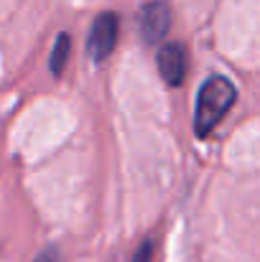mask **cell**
<instances>
[{
    "label": "cell",
    "instance_id": "7a4b0ae2",
    "mask_svg": "<svg viewBox=\"0 0 260 262\" xmlns=\"http://www.w3.org/2000/svg\"><path fill=\"white\" fill-rule=\"evenodd\" d=\"M117 31H120V23H117L115 13H102L92 23V31L87 38V51L94 61H102L112 54V49L117 43Z\"/></svg>",
    "mask_w": 260,
    "mask_h": 262
},
{
    "label": "cell",
    "instance_id": "277c9868",
    "mask_svg": "<svg viewBox=\"0 0 260 262\" xmlns=\"http://www.w3.org/2000/svg\"><path fill=\"white\" fill-rule=\"evenodd\" d=\"M156 64H158V72L166 79V84L178 87L184 82V77H186V49L181 43L161 46L158 56H156Z\"/></svg>",
    "mask_w": 260,
    "mask_h": 262
},
{
    "label": "cell",
    "instance_id": "6da1fadb",
    "mask_svg": "<svg viewBox=\"0 0 260 262\" xmlns=\"http://www.w3.org/2000/svg\"><path fill=\"white\" fill-rule=\"evenodd\" d=\"M237 89L227 77H209L196 94V107H194V133L196 138H207L219 120L227 115V110L235 104Z\"/></svg>",
    "mask_w": 260,
    "mask_h": 262
},
{
    "label": "cell",
    "instance_id": "52a82bcc",
    "mask_svg": "<svg viewBox=\"0 0 260 262\" xmlns=\"http://www.w3.org/2000/svg\"><path fill=\"white\" fill-rule=\"evenodd\" d=\"M36 262H56V252H54V250H46L44 255H38Z\"/></svg>",
    "mask_w": 260,
    "mask_h": 262
},
{
    "label": "cell",
    "instance_id": "5b68a950",
    "mask_svg": "<svg viewBox=\"0 0 260 262\" xmlns=\"http://www.w3.org/2000/svg\"><path fill=\"white\" fill-rule=\"evenodd\" d=\"M69 51H72V38H69V33H59V38H56V43H54V49H51V59H49L51 74L59 77V74L64 72L67 59H69Z\"/></svg>",
    "mask_w": 260,
    "mask_h": 262
},
{
    "label": "cell",
    "instance_id": "3957f363",
    "mask_svg": "<svg viewBox=\"0 0 260 262\" xmlns=\"http://www.w3.org/2000/svg\"><path fill=\"white\" fill-rule=\"evenodd\" d=\"M138 23H141V33L148 43H158L166 33H169V26H171V10L164 0H151L141 8V15H138Z\"/></svg>",
    "mask_w": 260,
    "mask_h": 262
},
{
    "label": "cell",
    "instance_id": "8992f818",
    "mask_svg": "<svg viewBox=\"0 0 260 262\" xmlns=\"http://www.w3.org/2000/svg\"><path fill=\"white\" fill-rule=\"evenodd\" d=\"M151 255H153V242H151V239H146V242L135 250L133 262H151Z\"/></svg>",
    "mask_w": 260,
    "mask_h": 262
}]
</instances>
